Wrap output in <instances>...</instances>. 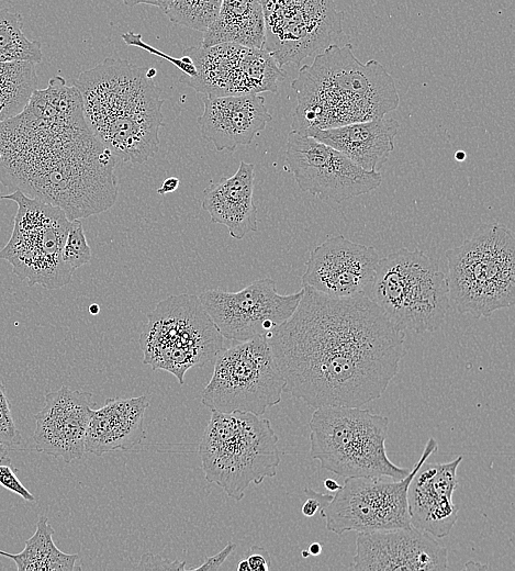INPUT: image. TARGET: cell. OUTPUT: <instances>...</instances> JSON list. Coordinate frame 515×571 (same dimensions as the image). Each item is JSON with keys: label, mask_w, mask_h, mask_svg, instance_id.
I'll list each match as a JSON object with an SVG mask.
<instances>
[{"label": "cell", "mask_w": 515, "mask_h": 571, "mask_svg": "<svg viewBox=\"0 0 515 571\" xmlns=\"http://www.w3.org/2000/svg\"><path fill=\"white\" fill-rule=\"evenodd\" d=\"M302 288L295 311L266 336L284 392L313 408L379 399L399 372L405 334L363 294L333 298Z\"/></svg>", "instance_id": "obj_1"}, {"label": "cell", "mask_w": 515, "mask_h": 571, "mask_svg": "<svg viewBox=\"0 0 515 571\" xmlns=\"http://www.w3.org/2000/svg\"><path fill=\"white\" fill-rule=\"evenodd\" d=\"M115 157L92 134L75 86L57 75L0 122V183L82 220L116 201Z\"/></svg>", "instance_id": "obj_2"}, {"label": "cell", "mask_w": 515, "mask_h": 571, "mask_svg": "<svg viewBox=\"0 0 515 571\" xmlns=\"http://www.w3.org/2000/svg\"><path fill=\"white\" fill-rule=\"evenodd\" d=\"M155 75V68L107 57L74 82L88 127L122 161L142 164L159 149L164 100Z\"/></svg>", "instance_id": "obj_3"}, {"label": "cell", "mask_w": 515, "mask_h": 571, "mask_svg": "<svg viewBox=\"0 0 515 571\" xmlns=\"http://www.w3.org/2000/svg\"><path fill=\"white\" fill-rule=\"evenodd\" d=\"M298 104L292 131L310 136L317 130L374 120L394 111L400 97L381 63H361L352 45L331 44L304 65L291 82Z\"/></svg>", "instance_id": "obj_4"}, {"label": "cell", "mask_w": 515, "mask_h": 571, "mask_svg": "<svg viewBox=\"0 0 515 571\" xmlns=\"http://www.w3.org/2000/svg\"><path fill=\"white\" fill-rule=\"evenodd\" d=\"M205 480L233 500L246 489L277 474L280 464L278 436L267 418L248 412L211 411L199 444Z\"/></svg>", "instance_id": "obj_5"}, {"label": "cell", "mask_w": 515, "mask_h": 571, "mask_svg": "<svg viewBox=\"0 0 515 571\" xmlns=\"http://www.w3.org/2000/svg\"><path fill=\"white\" fill-rule=\"evenodd\" d=\"M449 300L460 314L489 316L515 301V238L503 224L480 226L446 250Z\"/></svg>", "instance_id": "obj_6"}, {"label": "cell", "mask_w": 515, "mask_h": 571, "mask_svg": "<svg viewBox=\"0 0 515 571\" xmlns=\"http://www.w3.org/2000/svg\"><path fill=\"white\" fill-rule=\"evenodd\" d=\"M366 296L403 333L436 331L450 306L445 272L418 248L380 258Z\"/></svg>", "instance_id": "obj_7"}, {"label": "cell", "mask_w": 515, "mask_h": 571, "mask_svg": "<svg viewBox=\"0 0 515 571\" xmlns=\"http://www.w3.org/2000/svg\"><path fill=\"white\" fill-rule=\"evenodd\" d=\"M310 456L345 478L402 479L408 468L394 464L385 451L388 417L354 406L315 408L309 423Z\"/></svg>", "instance_id": "obj_8"}, {"label": "cell", "mask_w": 515, "mask_h": 571, "mask_svg": "<svg viewBox=\"0 0 515 571\" xmlns=\"http://www.w3.org/2000/svg\"><path fill=\"white\" fill-rule=\"evenodd\" d=\"M139 346L144 365L170 372L183 384L189 369L215 360L224 337L199 296L181 293L169 295L147 313Z\"/></svg>", "instance_id": "obj_9"}, {"label": "cell", "mask_w": 515, "mask_h": 571, "mask_svg": "<svg viewBox=\"0 0 515 571\" xmlns=\"http://www.w3.org/2000/svg\"><path fill=\"white\" fill-rule=\"evenodd\" d=\"M16 203L13 229L9 242L0 250V258L29 287L40 284L46 290L65 287L72 271L61 257L70 220L52 204L25 195L20 190L1 197Z\"/></svg>", "instance_id": "obj_10"}, {"label": "cell", "mask_w": 515, "mask_h": 571, "mask_svg": "<svg viewBox=\"0 0 515 571\" xmlns=\"http://www.w3.org/2000/svg\"><path fill=\"white\" fill-rule=\"evenodd\" d=\"M286 381L265 336L238 342L217 355L201 403L211 411L248 412L261 416L277 405Z\"/></svg>", "instance_id": "obj_11"}, {"label": "cell", "mask_w": 515, "mask_h": 571, "mask_svg": "<svg viewBox=\"0 0 515 571\" xmlns=\"http://www.w3.org/2000/svg\"><path fill=\"white\" fill-rule=\"evenodd\" d=\"M428 438L419 460L402 479L387 477L346 478L321 510L326 528L342 536L346 531L370 533L411 526L407 489L421 466L437 451Z\"/></svg>", "instance_id": "obj_12"}, {"label": "cell", "mask_w": 515, "mask_h": 571, "mask_svg": "<svg viewBox=\"0 0 515 571\" xmlns=\"http://www.w3.org/2000/svg\"><path fill=\"white\" fill-rule=\"evenodd\" d=\"M264 48L283 68L300 64L343 34L344 11L335 0H260Z\"/></svg>", "instance_id": "obj_13"}, {"label": "cell", "mask_w": 515, "mask_h": 571, "mask_svg": "<svg viewBox=\"0 0 515 571\" xmlns=\"http://www.w3.org/2000/svg\"><path fill=\"white\" fill-rule=\"evenodd\" d=\"M195 68L180 81L206 97L277 92L287 78L282 67L265 48L236 44L189 47L183 51Z\"/></svg>", "instance_id": "obj_14"}, {"label": "cell", "mask_w": 515, "mask_h": 571, "mask_svg": "<svg viewBox=\"0 0 515 571\" xmlns=\"http://www.w3.org/2000/svg\"><path fill=\"white\" fill-rule=\"evenodd\" d=\"M303 288L280 294L271 278L255 280L237 292L206 290L199 299L222 336L235 343L267 336L295 311Z\"/></svg>", "instance_id": "obj_15"}, {"label": "cell", "mask_w": 515, "mask_h": 571, "mask_svg": "<svg viewBox=\"0 0 515 571\" xmlns=\"http://www.w3.org/2000/svg\"><path fill=\"white\" fill-rule=\"evenodd\" d=\"M288 166L303 192L322 200L343 202L376 190L379 171H368L335 148L294 131L287 137Z\"/></svg>", "instance_id": "obj_16"}, {"label": "cell", "mask_w": 515, "mask_h": 571, "mask_svg": "<svg viewBox=\"0 0 515 571\" xmlns=\"http://www.w3.org/2000/svg\"><path fill=\"white\" fill-rule=\"evenodd\" d=\"M352 570L438 571L448 569V552L414 526L358 533Z\"/></svg>", "instance_id": "obj_17"}, {"label": "cell", "mask_w": 515, "mask_h": 571, "mask_svg": "<svg viewBox=\"0 0 515 571\" xmlns=\"http://www.w3.org/2000/svg\"><path fill=\"white\" fill-rule=\"evenodd\" d=\"M379 259L373 246L332 236L311 250L302 284L333 298L366 295Z\"/></svg>", "instance_id": "obj_18"}, {"label": "cell", "mask_w": 515, "mask_h": 571, "mask_svg": "<svg viewBox=\"0 0 515 571\" xmlns=\"http://www.w3.org/2000/svg\"><path fill=\"white\" fill-rule=\"evenodd\" d=\"M91 398L92 393L67 385L46 393L43 408L34 414L36 451L60 458L66 463L81 459L94 404Z\"/></svg>", "instance_id": "obj_19"}, {"label": "cell", "mask_w": 515, "mask_h": 571, "mask_svg": "<svg viewBox=\"0 0 515 571\" xmlns=\"http://www.w3.org/2000/svg\"><path fill=\"white\" fill-rule=\"evenodd\" d=\"M461 461L462 456H458L448 462L421 466L407 489L412 526L437 538L448 536L458 518L452 494Z\"/></svg>", "instance_id": "obj_20"}, {"label": "cell", "mask_w": 515, "mask_h": 571, "mask_svg": "<svg viewBox=\"0 0 515 571\" xmlns=\"http://www.w3.org/2000/svg\"><path fill=\"white\" fill-rule=\"evenodd\" d=\"M203 113L197 119L201 135L217 152L249 145L272 120L260 94L203 98Z\"/></svg>", "instance_id": "obj_21"}, {"label": "cell", "mask_w": 515, "mask_h": 571, "mask_svg": "<svg viewBox=\"0 0 515 571\" xmlns=\"http://www.w3.org/2000/svg\"><path fill=\"white\" fill-rule=\"evenodd\" d=\"M148 406L147 395L107 399L103 406L92 410L86 433V452L101 457L139 445L146 438L144 415Z\"/></svg>", "instance_id": "obj_22"}, {"label": "cell", "mask_w": 515, "mask_h": 571, "mask_svg": "<svg viewBox=\"0 0 515 571\" xmlns=\"http://www.w3.org/2000/svg\"><path fill=\"white\" fill-rule=\"evenodd\" d=\"M255 165L240 161L236 172L211 183L203 191L202 208L213 223L222 224L233 238L256 232L257 206L253 200Z\"/></svg>", "instance_id": "obj_23"}, {"label": "cell", "mask_w": 515, "mask_h": 571, "mask_svg": "<svg viewBox=\"0 0 515 571\" xmlns=\"http://www.w3.org/2000/svg\"><path fill=\"white\" fill-rule=\"evenodd\" d=\"M400 123L385 115L342 126L317 130L310 136L335 148L368 171H379L394 149Z\"/></svg>", "instance_id": "obj_24"}, {"label": "cell", "mask_w": 515, "mask_h": 571, "mask_svg": "<svg viewBox=\"0 0 515 571\" xmlns=\"http://www.w3.org/2000/svg\"><path fill=\"white\" fill-rule=\"evenodd\" d=\"M265 22L260 0H223L220 12L203 32L202 46L236 44L264 48Z\"/></svg>", "instance_id": "obj_25"}, {"label": "cell", "mask_w": 515, "mask_h": 571, "mask_svg": "<svg viewBox=\"0 0 515 571\" xmlns=\"http://www.w3.org/2000/svg\"><path fill=\"white\" fill-rule=\"evenodd\" d=\"M54 528L46 516H40L34 534L25 541L24 549L10 553L0 549V556L14 561L18 571H72L79 556L60 551L54 540Z\"/></svg>", "instance_id": "obj_26"}, {"label": "cell", "mask_w": 515, "mask_h": 571, "mask_svg": "<svg viewBox=\"0 0 515 571\" xmlns=\"http://www.w3.org/2000/svg\"><path fill=\"white\" fill-rule=\"evenodd\" d=\"M36 64L0 61V122L19 114L37 89Z\"/></svg>", "instance_id": "obj_27"}, {"label": "cell", "mask_w": 515, "mask_h": 571, "mask_svg": "<svg viewBox=\"0 0 515 571\" xmlns=\"http://www.w3.org/2000/svg\"><path fill=\"white\" fill-rule=\"evenodd\" d=\"M42 59L41 43L26 37L21 14L0 9V61L26 60L40 64Z\"/></svg>", "instance_id": "obj_28"}, {"label": "cell", "mask_w": 515, "mask_h": 571, "mask_svg": "<svg viewBox=\"0 0 515 571\" xmlns=\"http://www.w3.org/2000/svg\"><path fill=\"white\" fill-rule=\"evenodd\" d=\"M223 0H170L164 11L179 25L205 32L216 19Z\"/></svg>", "instance_id": "obj_29"}, {"label": "cell", "mask_w": 515, "mask_h": 571, "mask_svg": "<svg viewBox=\"0 0 515 571\" xmlns=\"http://www.w3.org/2000/svg\"><path fill=\"white\" fill-rule=\"evenodd\" d=\"M61 257L72 272L91 260V249L79 219L70 221Z\"/></svg>", "instance_id": "obj_30"}, {"label": "cell", "mask_w": 515, "mask_h": 571, "mask_svg": "<svg viewBox=\"0 0 515 571\" xmlns=\"http://www.w3.org/2000/svg\"><path fill=\"white\" fill-rule=\"evenodd\" d=\"M0 444L8 449H22L23 438L15 426L10 403L7 395V388L0 377Z\"/></svg>", "instance_id": "obj_31"}, {"label": "cell", "mask_w": 515, "mask_h": 571, "mask_svg": "<svg viewBox=\"0 0 515 571\" xmlns=\"http://www.w3.org/2000/svg\"><path fill=\"white\" fill-rule=\"evenodd\" d=\"M122 38L126 43V45H133V46L144 48V49L150 52V54H154L156 56H159L161 58L169 60L171 64H173L176 67H178L183 72L181 76L192 77L195 74L194 65H193L191 58L186 54H183L181 58H175L169 55H166L165 53L144 43L142 41V37L139 34H134L132 32L124 33L122 35Z\"/></svg>", "instance_id": "obj_32"}, {"label": "cell", "mask_w": 515, "mask_h": 571, "mask_svg": "<svg viewBox=\"0 0 515 571\" xmlns=\"http://www.w3.org/2000/svg\"><path fill=\"white\" fill-rule=\"evenodd\" d=\"M0 484L7 490L20 495L27 502H35V496L21 483L12 468L11 459L0 461Z\"/></svg>", "instance_id": "obj_33"}, {"label": "cell", "mask_w": 515, "mask_h": 571, "mask_svg": "<svg viewBox=\"0 0 515 571\" xmlns=\"http://www.w3.org/2000/svg\"><path fill=\"white\" fill-rule=\"evenodd\" d=\"M136 569L141 570H188L186 561L165 559L159 555L143 553Z\"/></svg>", "instance_id": "obj_34"}, {"label": "cell", "mask_w": 515, "mask_h": 571, "mask_svg": "<svg viewBox=\"0 0 515 571\" xmlns=\"http://www.w3.org/2000/svg\"><path fill=\"white\" fill-rule=\"evenodd\" d=\"M304 492L307 499L302 505V514L306 517H313L332 499L331 494H322L311 489H305Z\"/></svg>", "instance_id": "obj_35"}, {"label": "cell", "mask_w": 515, "mask_h": 571, "mask_svg": "<svg viewBox=\"0 0 515 571\" xmlns=\"http://www.w3.org/2000/svg\"><path fill=\"white\" fill-rule=\"evenodd\" d=\"M246 560L250 571H268L271 563L268 551L259 546L250 547Z\"/></svg>", "instance_id": "obj_36"}, {"label": "cell", "mask_w": 515, "mask_h": 571, "mask_svg": "<svg viewBox=\"0 0 515 571\" xmlns=\"http://www.w3.org/2000/svg\"><path fill=\"white\" fill-rule=\"evenodd\" d=\"M235 545L231 541L216 555L211 557H205L204 562L197 568H188V570L194 571H215L219 570L226 558L233 552Z\"/></svg>", "instance_id": "obj_37"}, {"label": "cell", "mask_w": 515, "mask_h": 571, "mask_svg": "<svg viewBox=\"0 0 515 571\" xmlns=\"http://www.w3.org/2000/svg\"><path fill=\"white\" fill-rule=\"evenodd\" d=\"M123 2L128 7H134L141 3L152 4L165 11L170 0H123Z\"/></svg>", "instance_id": "obj_38"}, {"label": "cell", "mask_w": 515, "mask_h": 571, "mask_svg": "<svg viewBox=\"0 0 515 571\" xmlns=\"http://www.w3.org/2000/svg\"><path fill=\"white\" fill-rule=\"evenodd\" d=\"M179 179L176 178V177H169L167 178L160 188H158L157 192L159 194H166V193H170V192H173L178 186H179Z\"/></svg>", "instance_id": "obj_39"}, {"label": "cell", "mask_w": 515, "mask_h": 571, "mask_svg": "<svg viewBox=\"0 0 515 571\" xmlns=\"http://www.w3.org/2000/svg\"><path fill=\"white\" fill-rule=\"evenodd\" d=\"M323 484L324 488L329 492H336L340 488V484L336 480L331 478L325 479Z\"/></svg>", "instance_id": "obj_40"}, {"label": "cell", "mask_w": 515, "mask_h": 571, "mask_svg": "<svg viewBox=\"0 0 515 571\" xmlns=\"http://www.w3.org/2000/svg\"><path fill=\"white\" fill-rule=\"evenodd\" d=\"M307 551L311 556H318L322 551V546L318 542H313L309 546Z\"/></svg>", "instance_id": "obj_41"}, {"label": "cell", "mask_w": 515, "mask_h": 571, "mask_svg": "<svg viewBox=\"0 0 515 571\" xmlns=\"http://www.w3.org/2000/svg\"><path fill=\"white\" fill-rule=\"evenodd\" d=\"M8 451L9 449L4 445L0 444V461L10 459Z\"/></svg>", "instance_id": "obj_42"}, {"label": "cell", "mask_w": 515, "mask_h": 571, "mask_svg": "<svg viewBox=\"0 0 515 571\" xmlns=\"http://www.w3.org/2000/svg\"><path fill=\"white\" fill-rule=\"evenodd\" d=\"M237 570L238 571H250L249 569V566H248V562L246 559L244 560H240L237 564Z\"/></svg>", "instance_id": "obj_43"}, {"label": "cell", "mask_w": 515, "mask_h": 571, "mask_svg": "<svg viewBox=\"0 0 515 571\" xmlns=\"http://www.w3.org/2000/svg\"><path fill=\"white\" fill-rule=\"evenodd\" d=\"M89 312L91 314H98L100 312V306L98 304L93 303L89 306Z\"/></svg>", "instance_id": "obj_44"}, {"label": "cell", "mask_w": 515, "mask_h": 571, "mask_svg": "<svg viewBox=\"0 0 515 571\" xmlns=\"http://www.w3.org/2000/svg\"><path fill=\"white\" fill-rule=\"evenodd\" d=\"M309 556H310V553L307 550L302 551V557L307 558Z\"/></svg>", "instance_id": "obj_45"}]
</instances>
